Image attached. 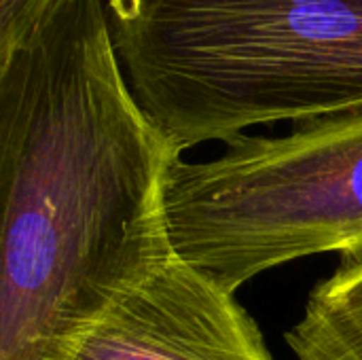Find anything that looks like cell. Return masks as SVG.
<instances>
[{"mask_svg": "<svg viewBox=\"0 0 362 360\" xmlns=\"http://www.w3.org/2000/svg\"><path fill=\"white\" fill-rule=\"evenodd\" d=\"M180 159L125 79L104 0H51L0 55V360H64L174 255Z\"/></svg>", "mask_w": 362, "mask_h": 360, "instance_id": "6da1fadb", "label": "cell"}, {"mask_svg": "<svg viewBox=\"0 0 362 360\" xmlns=\"http://www.w3.org/2000/svg\"><path fill=\"white\" fill-rule=\"evenodd\" d=\"M125 79L180 149L362 106V0H104Z\"/></svg>", "mask_w": 362, "mask_h": 360, "instance_id": "7a4b0ae2", "label": "cell"}, {"mask_svg": "<svg viewBox=\"0 0 362 360\" xmlns=\"http://www.w3.org/2000/svg\"><path fill=\"white\" fill-rule=\"evenodd\" d=\"M174 255L235 293L284 263L362 248V106L242 134L165 185Z\"/></svg>", "mask_w": 362, "mask_h": 360, "instance_id": "3957f363", "label": "cell"}, {"mask_svg": "<svg viewBox=\"0 0 362 360\" xmlns=\"http://www.w3.org/2000/svg\"><path fill=\"white\" fill-rule=\"evenodd\" d=\"M64 360L274 359L235 293L172 255L87 325Z\"/></svg>", "mask_w": 362, "mask_h": 360, "instance_id": "277c9868", "label": "cell"}, {"mask_svg": "<svg viewBox=\"0 0 362 360\" xmlns=\"http://www.w3.org/2000/svg\"><path fill=\"white\" fill-rule=\"evenodd\" d=\"M286 344L297 360H362V248L312 291Z\"/></svg>", "mask_w": 362, "mask_h": 360, "instance_id": "5b68a950", "label": "cell"}, {"mask_svg": "<svg viewBox=\"0 0 362 360\" xmlns=\"http://www.w3.org/2000/svg\"><path fill=\"white\" fill-rule=\"evenodd\" d=\"M51 0H0V55L21 42Z\"/></svg>", "mask_w": 362, "mask_h": 360, "instance_id": "8992f818", "label": "cell"}]
</instances>
